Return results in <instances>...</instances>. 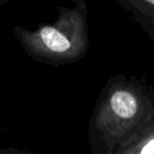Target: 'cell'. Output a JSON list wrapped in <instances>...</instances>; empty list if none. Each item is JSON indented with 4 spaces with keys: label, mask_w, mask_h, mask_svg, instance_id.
Listing matches in <instances>:
<instances>
[{
    "label": "cell",
    "mask_w": 154,
    "mask_h": 154,
    "mask_svg": "<svg viewBox=\"0 0 154 154\" xmlns=\"http://www.w3.org/2000/svg\"><path fill=\"white\" fill-rule=\"evenodd\" d=\"M145 31L154 47V0H114Z\"/></svg>",
    "instance_id": "3957f363"
},
{
    "label": "cell",
    "mask_w": 154,
    "mask_h": 154,
    "mask_svg": "<svg viewBox=\"0 0 154 154\" xmlns=\"http://www.w3.org/2000/svg\"><path fill=\"white\" fill-rule=\"evenodd\" d=\"M10 0H0V5H5Z\"/></svg>",
    "instance_id": "8992f818"
},
{
    "label": "cell",
    "mask_w": 154,
    "mask_h": 154,
    "mask_svg": "<svg viewBox=\"0 0 154 154\" xmlns=\"http://www.w3.org/2000/svg\"><path fill=\"white\" fill-rule=\"evenodd\" d=\"M114 154H154V117Z\"/></svg>",
    "instance_id": "277c9868"
},
{
    "label": "cell",
    "mask_w": 154,
    "mask_h": 154,
    "mask_svg": "<svg viewBox=\"0 0 154 154\" xmlns=\"http://www.w3.org/2000/svg\"><path fill=\"white\" fill-rule=\"evenodd\" d=\"M0 154H34V153L26 149L10 147V148H0Z\"/></svg>",
    "instance_id": "5b68a950"
},
{
    "label": "cell",
    "mask_w": 154,
    "mask_h": 154,
    "mask_svg": "<svg viewBox=\"0 0 154 154\" xmlns=\"http://www.w3.org/2000/svg\"><path fill=\"white\" fill-rule=\"evenodd\" d=\"M70 1L73 7L57 8L54 22L40 23L35 30L14 26V36L33 60L61 66L79 61L88 54V5L85 0Z\"/></svg>",
    "instance_id": "7a4b0ae2"
},
{
    "label": "cell",
    "mask_w": 154,
    "mask_h": 154,
    "mask_svg": "<svg viewBox=\"0 0 154 154\" xmlns=\"http://www.w3.org/2000/svg\"><path fill=\"white\" fill-rule=\"evenodd\" d=\"M154 117V87L145 76L119 73L103 87L89 120L91 154H114Z\"/></svg>",
    "instance_id": "6da1fadb"
},
{
    "label": "cell",
    "mask_w": 154,
    "mask_h": 154,
    "mask_svg": "<svg viewBox=\"0 0 154 154\" xmlns=\"http://www.w3.org/2000/svg\"><path fill=\"white\" fill-rule=\"evenodd\" d=\"M0 124H1V116H0Z\"/></svg>",
    "instance_id": "52a82bcc"
}]
</instances>
